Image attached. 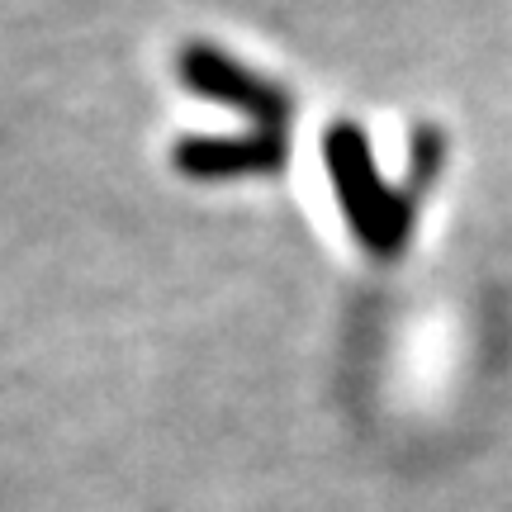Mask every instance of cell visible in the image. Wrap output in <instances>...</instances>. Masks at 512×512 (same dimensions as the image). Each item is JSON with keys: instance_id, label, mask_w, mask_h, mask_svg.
<instances>
[{"instance_id": "cell-1", "label": "cell", "mask_w": 512, "mask_h": 512, "mask_svg": "<svg viewBox=\"0 0 512 512\" xmlns=\"http://www.w3.org/2000/svg\"><path fill=\"white\" fill-rule=\"evenodd\" d=\"M323 162H328L332 190L342 200L351 233L361 238L370 256H399L413 223H418V204L427 195V185L441 166V133L437 128H418L413 152H408V185H389L370 162L366 133L356 124H337L323 138Z\"/></svg>"}, {"instance_id": "cell-2", "label": "cell", "mask_w": 512, "mask_h": 512, "mask_svg": "<svg viewBox=\"0 0 512 512\" xmlns=\"http://www.w3.org/2000/svg\"><path fill=\"white\" fill-rule=\"evenodd\" d=\"M176 72H181L185 86H195L200 95L256 119V128L285 133V124H290V95L280 91L275 81H266V76L247 72L238 57H228L214 43H185L176 53Z\"/></svg>"}, {"instance_id": "cell-3", "label": "cell", "mask_w": 512, "mask_h": 512, "mask_svg": "<svg viewBox=\"0 0 512 512\" xmlns=\"http://www.w3.org/2000/svg\"><path fill=\"white\" fill-rule=\"evenodd\" d=\"M280 162H285V133H271V128H256L242 138H185V143H176V166L200 181L275 171Z\"/></svg>"}]
</instances>
